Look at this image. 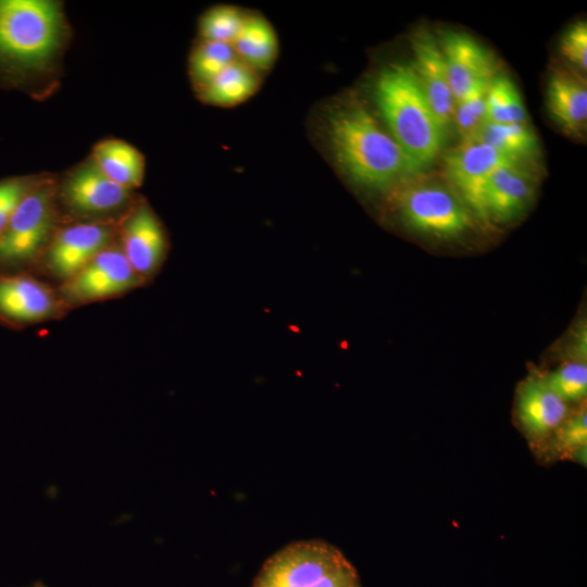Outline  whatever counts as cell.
<instances>
[{
	"label": "cell",
	"instance_id": "4dcf8cb0",
	"mask_svg": "<svg viewBox=\"0 0 587 587\" xmlns=\"http://www.w3.org/2000/svg\"><path fill=\"white\" fill-rule=\"evenodd\" d=\"M34 587H45V586H42L41 584H38V585L34 586Z\"/></svg>",
	"mask_w": 587,
	"mask_h": 587
},
{
	"label": "cell",
	"instance_id": "603a6c76",
	"mask_svg": "<svg viewBox=\"0 0 587 587\" xmlns=\"http://www.w3.org/2000/svg\"><path fill=\"white\" fill-rule=\"evenodd\" d=\"M236 60L232 43L201 40L189 58V74L197 90Z\"/></svg>",
	"mask_w": 587,
	"mask_h": 587
},
{
	"label": "cell",
	"instance_id": "83f0119b",
	"mask_svg": "<svg viewBox=\"0 0 587 587\" xmlns=\"http://www.w3.org/2000/svg\"><path fill=\"white\" fill-rule=\"evenodd\" d=\"M43 176L13 177L0 182V235L15 210Z\"/></svg>",
	"mask_w": 587,
	"mask_h": 587
},
{
	"label": "cell",
	"instance_id": "4316f807",
	"mask_svg": "<svg viewBox=\"0 0 587 587\" xmlns=\"http://www.w3.org/2000/svg\"><path fill=\"white\" fill-rule=\"evenodd\" d=\"M586 408L567 416L554 434L553 452L571 458L579 448L587 446Z\"/></svg>",
	"mask_w": 587,
	"mask_h": 587
},
{
	"label": "cell",
	"instance_id": "cb8c5ba5",
	"mask_svg": "<svg viewBox=\"0 0 587 587\" xmlns=\"http://www.w3.org/2000/svg\"><path fill=\"white\" fill-rule=\"evenodd\" d=\"M246 15L235 7L216 5L209 9L199 21L202 40L232 43L237 38Z\"/></svg>",
	"mask_w": 587,
	"mask_h": 587
},
{
	"label": "cell",
	"instance_id": "ac0fdd59",
	"mask_svg": "<svg viewBox=\"0 0 587 587\" xmlns=\"http://www.w3.org/2000/svg\"><path fill=\"white\" fill-rule=\"evenodd\" d=\"M91 159L114 183L134 190L141 186L145 177V157L130 143L115 138L97 142Z\"/></svg>",
	"mask_w": 587,
	"mask_h": 587
},
{
	"label": "cell",
	"instance_id": "52a82bcc",
	"mask_svg": "<svg viewBox=\"0 0 587 587\" xmlns=\"http://www.w3.org/2000/svg\"><path fill=\"white\" fill-rule=\"evenodd\" d=\"M145 285L116 240L75 275L58 285L57 289L65 304L73 310L85 304L118 298Z\"/></svg>",
	"mask_w": 587,
	"mask_h": 587
},
{
	"label": "cell",
	"instance_id": "e0dca14e",
	"mask_svg": "<svg viewBox=\"0 0 587 587\" xmlns=\"http://www.w3.org/2000/svg\"><path fill=\"white\" fill-rule=\"evenodd\" d=\"M548 110L567 134L583 135L587 123L586 80L572 71L558 68L547 85Z\"/></svg>",
	"mask_w": 587,
	"mask_h": 587
},
{
	"label": "cell",
	"instance_id": "5bb4252c",
	"mask_svg": "<svg viewBox=\"0 0 587 587\" xmlns=\"http://www.w3.org/2000/svg\"><path fill=\"white\" fill-rule=\"evenodd\" d=\"M411 66L432 110L447 132L452 124L455 102L439 41L429 30L417 29L411 37Z\"/></svg>",
	"mask_w": 587,
	"mask_h": 587
},
{
	"label": "cell",
	"instance_id": "44dd1931",
	"mask_svg": "<svg viewBox=\"0 0 587 587\" xmlns=\"http://www.w3.org/2000/svg\"><path fill=\"white\" fill-rule=\"evenodd\" d=\"M474 139L516 160L537 152L538 140L527 124H497L485 122ZM472 138V139H473Z\"/></svg>",
	"mask_w": 587,
	"mask_h": 587
},
{
	"label": "cell",
	"instance_id": "ffe728a7",
	"mask_svg": "<svg viewBox=\"0 0 587 587\" xmlns=\"http://www.w3.org/2000/svg\"><path fill=\"white\" fill-rule=\"evenodd\" d=\"M236 54L253 70L265 71L276 60L278 43L271 24L259 15L246 16L243 25L233 42Z\"/></svg>",
	"mask_w": 587,
	"mask_h": 587
},
{
	"label": "cell",
	"instance_id": "4fadbf2b",
	"mask_svg": "<svg viewBox=\"0 0 587 587\" xmlns=\"http://www.w3.org/2000/svg\"><path fill=\"white\" fill-rule=\"evenodd\" d=\"M438 41L454 102L489 86L496 76V63L484 46L470 35L455 30L440 32Z\"/></svg>",
	"mask_w": 587,
	"mask_h": 587
},
{
	"label": "cell",
	"instance_id": "f1b7e54d",
	"mask_svg": "<svg viewBox=\"0 0 587 587\" xmlns=\"http://www.w3.org/2000/svg\"><path fill=\"white\" fill-rule=\"evenodd\" d=\"M562 55L582 72L587 68V23L579 21L570 26L561 37Z\"/></svg>",
	"mask_w": 587,
	"mask_h": 587
},
{
	"label": "cell",
	"instance_id": "7402d4cb",
	"mask_svg": "<svg viewBox=\"0 0 587 587\" xmlns=\"http://www.w3.org/2000/svg\"><path fill=\"white\" fill-rule=\"evenodd\" d=\"M486 122L527 124V114L515 84L505 75L495 76L486 93Z\"/></svg>",
	"mask_w": 587,
	"mask_h": 587
},
{
	"label": "cell",
	"instance_id": "7a4b0ae2",
	"mask_svg": "<svg viewBox=\"0 0 587 587\" xmlns=\"http://www.w3.org/2000/svg\"><path fill=\"white\" fill-rule=\"evenodd\" d=\"M375 101L389 134L417 171L440 152L446 130L432 110L411 64L391 63L378 73Z\"/></svg>",
	"mask_w": 587,
	"mask_h": 587
},
{
	"label": "cell",
	"instance_id": "2e32d148",
	"mask_svg": "<svg viewBox=\"0 0 587 587\" xmlns=\"http://www.w3.org/2000/svg\"><path fill=\"white\" fill-rule=\"evenodd\" d=\"M535 188L534 178L519 161L500 165L491 174L485 191L488 220L508 223L521 216L530 204Z\"/></svg>",
	"mask_w": 587,
	"mask_h": 587
},
{
	"label": "cell",
	"instance_id": "30bf717a",
	"mask_svg": "<svg viewBox=\"0 0 587 587\" xmlns=\"http://www.w3.org/2000/svg\"><path fill=\"white\" fill-rule=\"evenodd\" d=\"M521 161L504 155L478 140L469 139L445 154V172L452 190L476 218L489 223L485 208L487 183L500 165Z\"/></svg>",
	"mask_w": 587,
	"mask_h": 587
},
{
	"label": "cell",
	"instance_id": "6da1fadb",
	"mask_svg": "<svg viewBox=\"0 0 587 587\" xmlns=\"http://www.w3.org/2000/svg\"><path fill=\"white\" fill-rule=\"evenodd\" d=\"M328 135L341 168L364 187L384 189L417 173L391 135L360 104L333 112Z\"/></svg>",
	"mask_w": 587,
	"mask_h": 587
},
{
	"label": "cell",
	"instance_id": "ba28073f",
	"mask_svg": "<svg viewBox=\"0 0 587 587\" xmlns=\"http://www.w3.org/2000/svg\"><path fill=\"white\" fill-rule=\"evenodd\" d=\"M116 240L115 223H63L32 274L40 273L60 285Z\"/></svg>",
	"mask_w": 587,
	"mask_h": 587
},
{
	"label": "cell",
	"instance_id": "8992f818",
	"mask_svg": "<svg viewBox=\"0 0 587 587\" xmlns=\"http://www.w3.org/2000/svg\"><path fill=\"white\" fill-rule=\"evenodd\" d=\"M397 211L411 230L437 239H452L472 226V213L450 188L437 183H413L398 192Z\"/></svg>",
	"mask_w": 587,
	"mask_h": 587
},
{
	"label": "cell",
	"instance_id": "9c48e42d",
	"mask_svg": "<svg viewBox=\"0 0 587 587\" xmlns=\"http://www.w3.org/2000/svg\"><path fill=\"white\" fill-rule=\"evenodd\" d=\"M346 560L324 540L296 541L266 560L252 587H310Z\"/></svg>",
	"mask_w": 587,
	"mask_h": 587
},
{
	"label": "cell",
	"instance_id": "277c9868",
	"mask_svg": "<svg viewBox=\"0 0 587 587\" xmlns=\"http://www.w3.org/2000/svg\"><path fill=\"white\" fill-rule=\"evenodd\" d=\"M58 179L46 175L23 199L0 235V273H32L63 224Z\"/></svg>",
	"mask_w": 587,
	"mask_h": 587
},
{
	"label": "cell",
	"instance_id": "5b68a950",
	"mask_svg": "<svg viewBox=\"0 0 587 587\" xmlns=\"http://www.w3.org/2000/svg\"><path fill=\"white\" fill-rule=\"evenodd\" d=\"M59 211L63 223H115L138 197L110 179L91 157L70 168L57 182Z\"/></svg>",
	"mask_w": 587,
	"mask_h": 587
},
{
	"label": "cell",
	"instance_id": "9a60e30c",
	"mask_svg": "<svg viewBox=\"0 0 587 587\" xmlns=\"http://www.w3.org/2000/svg\"><path fill=\"white\" fill-rule=\"evenodd\" d=\"M516 415L524 432L539 441L565 421L569 403L557 395L545 376L532 375L517 389Z\"/></svg>",
	"mask_w": 587,
	"mask_h": 587
},
{
	"label": "cell",
	"instance_id": "d4e9b609",
	"mask_svg": "<svg viewBox=\"0 0 587 587\" xmlns=\"http://www.w3.org/2000/svg\"><path fill=\"white\" fill-rule=\"evenodd\" d=\"M545 378L566 403L578 402L586 397L587 365L585 361L574 360L564 363Z\"/></svg>",
	"mask_w": 587,
	"mask_h": 587
},
{
	"label": "cell",
	"instance_id": "f546056e",
	"mask_svg": "<svg viewBox=\"0 0 587 587\" xmlns=\"http://www.w3.org/2000/svg\"><path fill=\"white\" fill-rule=\"evenodd\" d=\"M310 587H361V584L355 569L346 560Z\"/></svg>",
	"mask_w": 587,
	"mask_h": 587
},
{
	"label": "cell",
	"instance_id": "8fae6325",
	"mask_svg": "<svg viewBox=\"0 0 587 587\" xmlns=\"http://www.w3.org/2000/svg\"><path fill=\"white\" fill-rule=\"evenodd\" d=\"M70 311L57 286L32 273H0V321L25 327L58 320Z\"/></svg>",
	"mask_w": 587,
	"mask_h": 587
},
{
	"label": "cell",
	"instance_id": "3957f363",
	"mask_svg": "<svg viewBox=\"0 0 587 587\" xmlns=\"http://www.w3.org/2000/svg\"><path fill=\"white\" fill-rule=\"evenodd\" d=\"M62 4L54 0H0V61L28 73H49L68 40Z\"/></svg>",
	"mask_w": 587,
	"mask_h": 587
},
{
	"label": "cell",
	"instance_id": "d6986e66",
	"mask_svg": "<svg viewBox=\"0 0 587 587\" xmlns=\"http://www.w3.org/2000/svg\"><path fill=\"white\" fill-rule=\"evenodd\" d=\"M253 68L235 60L208 84L198 89L199 99L217 107H230L249 99L258 89Z\"/></svg>",
	"mask_w": 587,
	"mask_h": 587
},
{
	"label": "cell",
	"instance_id": "484cf974",
	"mask_svg": "<svg viewBox=\"0 0 587 587\" xmlns=\"http://www.w3.org/2000/svg\"><path fill=\"white\" fill-rule=\"evenodd\" d=\"M487 89L476 90L466 98L455 102L452 124L458 130L461 141L472 139L486 122Z\"/></svg>",
	"mask_w": 587,
	"mask_h": 587
},
{
	"label": "cell",
	"instance_id": "7c38bea8",
	"mask_svg": "<svg viewBox=\"0 0 587 587\" xmlns=\"http://www.w3.org/2000/svg\"><path fill=\"white\" fill-rule=\"evenodd\" d=\"M117 241L137 275L145 284L151 283L166 259L168 238L162 222L143 198H137L118 221Z\"/></svg>",
	"mask_w": 587,
	"mask_h": 587
}]
</instances>
